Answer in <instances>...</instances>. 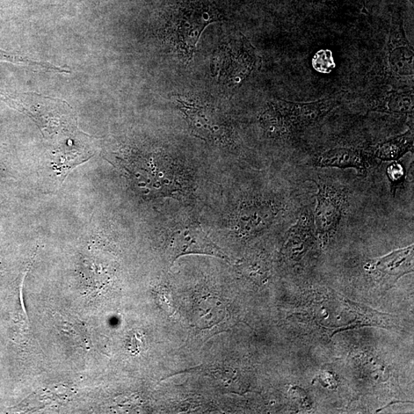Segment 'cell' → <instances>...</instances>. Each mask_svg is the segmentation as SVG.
Masks as SVG:
<instances>
[{
    "instance_id": "obj_1",
    "label": "cell",
    "mask_w": 414,
    "mask_h": 414,
    "mask_svg": "<svg viewBox=\"0 0 414 414\" xmlns=\"http://www.w3.org/2000/svg\"><path fill=\"white\" fill-rule=\"evenodd\" d=\"M27 96L28 103L26 104L5 100L10 101V104L13 103L18 110L31 116L46 137L63 132H69L76 128V116L67 103L36 94Z\"/></svg>"
},
{
    "instance_id": "obj_2",
    "label": "cell",
    "mask_w": 414,
    "mask_h": 414,
    "mask_svg": "<svg viewBox=\"0 0 414 414\" xmlns=\"http://www.w3.org/2000/svg\"><path fill=\"white\" fill-rule=\"evenodd\" d=\"M340 103L341 99L337 97L308 103H291V101L275 99L268 104L273 108L288 135L295 130L316 125Z\"/></svg>"
},
{
    "instance_id": "obj_3",
    "label": "cell",
    "mask_w": 414,
    "mask_h": 414,
    "mask_svg": "<svg viewBox=\"0 0 414 414\" xmlns=\"http://www.w3.org/2000/svg\"><path fill=\"white\" fill-rule=\"evenodd\" d=\"M206 9L202 5L186 6L174 12L170 21L169 37L178 52L185 56L193 55L201 33L214 20Z\"/></svg>"
},
{
    "instance_id": "obj_4",
    "label": "cell",
    "mask_w": 414,
    "mask_h": 414,
    "mask_svg": "<svg viewBox=\"0 0 414 414\" xmlns=\"http://www.w3.org/2000/svg\"><path fill=\"white\" fill-rule=\"evenodd\" d=\"M413 49L406 38L403 20L399 15L392 18L384 54V70L387 76L409 81L413 80Z\"/></svg>"
},
{
    "instance_id": "obj_5",
    "label": "cell",
    "mask_w": 414,
    "mask_h": 414,
    "mask_svg": "<svg viewBox=\"0 0 414 414\" xmlns=\"http://www.w3.org/2000/svg\"><path fill=\"white\" fill-rule=\"evenodd\" d=\"M166 251L171 263H174L180 257L190 254H200L227 259V255L196 224L184 225L174 230Z\"/></svg>"
},
{
    "instance_id": "obj_6",
    "label": "cell",
    "mask_w": 414,
    "mask_h": 414,
    "mask_svg": "<svg viewBox=\"0 0 414 414\" xmlns=\"http://www.w3.org/2000/svg\"><path fill=\"white\" fill-rule=\"evenodd\" d=\"M175 103L184 114L196 136L210 141L221 139L223 129L214 108L196 99L184 97L176 98Z\"/></svg>"
},
{
    "instance_id": "obj_7",
    "label": "cell",
    "mask_w": 414,
    "mask_h": 414,
    "mask_svg": "<svg viewBox=\"0 0 414 414\" xmlns=\"http://www.w3.org/2000/svg\"><path fill=\"white\" fill-rule=\"evenodd\" d=\"M318 187L316 227L320 234L329 235L340 221L343 196L330 186L318 184Z\"/></svg>"
},
{
    "instance_id": "obj_8",
    "label": "cell",
    "mask_w": 414,
    "mask_h": 414,
    "mask_svg": "<svg viewBox=\"0 0 414 414\" xmlns=\"http://www.w3.org/2000/svg\"><path fill=\"white\" fill-rule=\"evenodd\" d=\"M369 266L370 270L381 275L393 286L403 275L413 271V245L373 260Z\"/></svg>"
},
{
    "instance_id": "obj_9",
    "label": "cell",
    "mask_w": 414,
    "mask_h": 414,
    "mask_svg": "<svg viewBox=\"0 0 414 414\" xmlns=\"http://www.w3.org/2000/svg\"><path fill=\"white\" fill-rule=\"evenodd\" d=\"M370 111L413 115L414 110L413 90L406 92L390 91L373 96L368 100Z\"/></svg>"
},
{
    "instance_id": "obj_10",
    "label": "cell",
    "mask_w": 414,
    "mask_h": 414,
    "mask_svg": "<svg viewBox=\"0 0 414 414\" xmlns=\"http://www.w3.org/2000/svg\"><path fill=\"white\" fill-rule=\"evenodd\" d=\"M366 163L364 152L347 148L327 150L317 161V165L321 168L354 169L361 173L365 171Z\"/></svg>"
},
{
    "instance_id": "obj_11",
    "label": "cell",
    "mask_w": 414,
    "mask_h": 414,
    "mask_svg": "<svg viewBox=\"0 0 414 414\" xmlns=\"http://www.w3.org/2000/svg\"><path fill=\"white\" fill-rule=\"evenodd\" d=\"M413 130L389 138L374 148V156L382 162H395L413 150Z\"/></svg>"
},
{
    "instance_id": "obj_12",
    "label": "cell",
    "mask_w": 414,
    "mask_h": 414,
    "mask_svg": "<svg viewBox=\"0 0 414 414\" xmlns=\"http://www.w3.org/2000/svg\"><path fill=\"white\" fill-rule=\"evenodd\" d=\"M273 220L271 210L258 207L244 210L241 217L242 227L248 230H259L266 227Z\"/></svg>"
},
{
    "instance_id": "obj_13",
    "label": "cell",
    "mask_w": 414,
    "mask_h": 414,
    "mask_svg": "<svg viewBox=\"0 0 414 414\" xmlns=\"http://www.w3.org/2000/svg\"><path fill=\"white\" fill-rule=\"evenodd\" d=\"M386 173L390 184L391 192L395 194L397 188L405 179L406 170L402 163L395 161L388 165Z\"/></svg>"
}]
</instances>
